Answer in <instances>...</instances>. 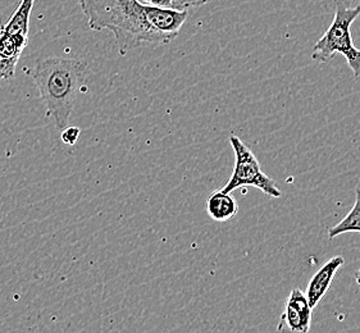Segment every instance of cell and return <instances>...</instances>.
I'll return each mask as SVG.
<instances>
[{"label": "cell", "instance_id": "cell-1", "mask_svg": "<svg viewBox=\"0 0 360 333\" xmlns=\"http://www.w3.org/2000/svg\"><path fill=\"white\" fill-rule=\"evenodd\" d=\"M77 1L90 29L113 32L121 56L145 43H171L188 20V11L145 6L139 0Z\"/></svg>", "mask_w": 360, "mask_h": 333}, {"label": "cell", "instance_id": "cell-2", "mask_svg": "<svg viewBox=\"0 0 360 333\" xmlns=\"http://www.w3.org/2000/svg\"><path fill=\"white\" fill-rule=\"evenodd\" d=\"M89 65L84 59L51 58L37 60L29 71L43 99L46 115L58 130L70 122L81 87L85 85Z\"/></svg>", "mask_w": 360, "mask_h": 333}, {"label": "cell", "instance_id": "cell-3", "mask_svg": "<svg viewBox=\"0 0 360 333\" xmlns=\"http://www.w3.org/2000/svg\"><path fill=\"white\" fill-rule=\"evenodd\" d=\"M335 18L331 26L318 40L311 53V58L319 63H328L335 54L345 57L354 77H360V49L354 45L352 26L360 15V8H349L335 0Z\"/></svg>", "mask_w": 360, "mask_h": 333}, {"label": "cell", "instance_id": "cell-4", "mask_svg": "<svg viewBox=\"0 0 360 333\" xmlns=\"http://www.w3.org/2000/svg\"><path fill=\"white\" fill-rule=\"evenodd\" d=\"M230 144L235 152V166L230 180L221 190L231 194L238 188L252 186L269 197H281V190L277 188L276 182L269 176L262 171L259 160L257 159L252 149L246 146L236 135H231Z\"/></svg>", "mask_w": 360, "mask_h": 333}, {"label": "cell", "instance_id": "cell-5", "mask_svg": "<svg viewBox=\"0 0 360 333\" xmlns=\"http://www.w3.org/2000/svg\"><path fill=\"white\" fill-rule=\"evenodd\" d=\"M311 308H310L305 292L299 287L292 289L285 303L277 331L288 332L308 333L311 325Z\"/></svg>", "mask_w": 360, "mask_h": 333}, {"label": "cell", "instance_id": "cell-6", "mask_svg": "<svg viewBox=\"0 0 360 333\" xmlns=\"http://www.w3.org/2000/svg\"><path fill=\"white\" fill-rule=\"evenodd\" d=\"M344 264H345L344 256L336 255L326 261L323 266L318 269V272H316V275L310 278L308 287L305 291V296L308 299V303L311 309H314L321 303L324 295L328 292L335 275Z\"/></svg>", "mask_w": 360, "mask_h": 333}, {"label": "cell", "instance_id": "cell-7", "mask_svg": "<svg viewBox=\"0 0 360 333\" xmlns=\"http://www.w3.org/2000/svg\"><path fill=\"white\" fill-rule=\"evenodd\" d=\"M207 213L216 222H227L238 213L236 199L221 188L212 192L207 199Z\"/></svg>", "mask_w": 360, "mask_h": 333}, {"label": "cell", "instance_id": "cell-8", "mask_svg": "<svg viewBox=\"0 0 360 333\" xmlns=\"http://www.w3.org/2000/svg\"><path fill=\"white\" fill-rule=\"evenodd\" d=\"M34 3L35 0H21L15 13L3 27L6 34L29 40L30 15L34 8Z\"/></svg>", "mask_w": 360, "mask_h": 333}, {"label": "cell", "instance_id": "cell-9", "mask_svg": "<svg viewBox=\"0 0 360 333\" xmlns=\"http://www.w3.org/2000/svg\"><path fill=\"white\" fill-rule=\"evenodd\" d=\"M359 232L360 233V183L355 190V203L352 210L342 218L338 225L328 230V239L333 240L342 233Z\"/></svg>", "mask_w": 360, "mask_h": 333}, {"label": "cell", "instance_id": "cell-10", "mask_svg": "<svg viewBox=\"0 0 360 333\" xmlns=\"http://www.w3.org/2000/svg\"><path fill=\"white\" fill-rule=\"evenodd\" d=\"M27 41V39L11 37L0 29V58H20Z\"/></svg>", "mask_w": 360, "mask_h": 333}, {"label": "cell", "instance_id": "cell-11", "mask_svg": "<svg viewBox=\"0 0 360 333\" xmlns=\"http://www.w3.org/2000/svg\"><path fill=\"white\" fill-rule=\"evenodd\" d=\"M20 58H0V79L11 80L15 74V67Z\"/></svg>", "mask_w": 360, "mask_h": 333}, {"label": "cell", "instance_id": "cell-12", "mask_svg": "<svg viewBox=\"0 0 360 333\" xmlns=\"http://www.w3.org/2000/svg\"><path fill=\"white\" fill-rule=\"evenodd\" d=\"M212 0H171V8L176 11H188V8L202 7Z\"/></svg>", "mask_w": 360, "mask_h": 333}, {"label": "cell", "instance_id": "cell-13", "mask_svg": "<svg viewBox=\"0 0 360 333\" xmlns=\"http://www.w3.org/2000/svg\"><path fill=\"white\" fill-rule=\"evenodd\" d=\"M81 130L75 126H67L62 132V141L65 145H76L79 141Z\"/></svg>", "mask_w": 360, "mask_h": 333}, {"label": "cell", "instance_id": "cell-14", "mask_svg": "<svg viewBox=\"0 0 360 333\" xmlns=\"http://www.w3.org/2000/svg\"><path fill=\"white\" fill-rule=\"evenodd\" d=\"M145 6L158 8H171V0H139Z\"/></svg>", "mask_w": 360, "mask_h": 333}, {"label": "cell", "instance_id": "cell-15", "mask_svg": "<svg viewBox=\"0 0 360 333\" xmlns=\"http://www.w3.org/2000/svg\"><path fill=\"white\" fill-rule=\"evenodd\" d=\"M344 6L349 8H360V0H339Z\"/></svg>", "mask_w": 360, "mask_h": 333}, {"label": "cell", "instance_id": "cell-16", "mask_svg": "<svg viewBox=\"0 0 360 333\" xmlns=\"http://www.w3.org/2000/svg\"><path fill=\"white\" fill-rule=\"evenodd\" d=\"M355 280H356V283H358V286L360 287V268L355 273Z\"/></svg>", "mask_w": 360, "mask_h": 333}]
</instances>
